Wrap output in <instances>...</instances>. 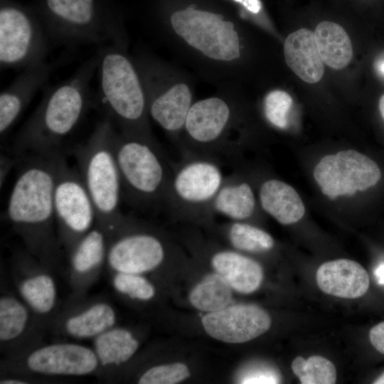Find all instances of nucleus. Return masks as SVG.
Here are the masks:
<instances>
[{
	"label": "nucleus",
	"mask_w": 384,
	"mask_h": 384,
	"mask_svg": "<svg viewBox=\"0 0 384 384\" xmlns=\"http://www.w3.org/2000/svg\"><path fill=\"white\" fill-rule=\"evenodd\" d=\"M60 154L24 156L6 208L7 220L22 240L25 249L52 270L59 262L62 247L54 211Z\"/></svg>",
	"instance_id": "f257e3e1"
},
{
	"label": "nucleus",
	"mask_w": 384,
	"mask_h": 384,
	"mask_svg": "<svg viewBox=\"0 0 384 384\" xmlns=\"http://www.w3.org/2000/svg\"><path fill=\"white\" fill-rule=\"evenodd\" d=\"M97 53L67 80L50 87L38 107L22 127L14 144V155H47L60 146L79 125L92 102L91 82Z\"/></svg>",
	"instance_id": "f03ea898"
},
{
	"label": "nucleus",
	"mask_w": 384,
	"mask_h": 384,
	"mask_svg": "<svg viewBox=\"0 0 384 384\" xmlns=\"http://www.w3.org/2000/svg\"><path fill=\"white\" fill-rule=\"evenodd\" d=\"M98 97L118 131L154 140L144 85L127 47L108 44L97 51Z\"/></svg>",
	"instance_id": "7ed1b4c3"
},
{
	"label": "nucleus",
	"mask_w": 384,
	"mask_h": 384,
	"mask_svg": "<svg viewBox=\"0 0 384 384\" xmlns=\"http://www.w3.org/2000/svg\"><path fill=\"white\" fill-rule=\"evenodd\" d=\"M116 131L112 121L105 116L88 139L73 150L95 209V224L109 235L125 218L120 210L122 188L113 146Z\"/></svg>",
	"instance_id": "20e7f679"
},
{
	"label": "nucleus",
	"mask_w": 384,
	"mask_h": 384,
	"mask_svg": "<svg viewBox=\"0 0 384 384\" xmlns=\"http://www.w3.org/2000/svg\"><path fill=\"white\" fill-rule=\"evenodd\" d=\"M35 10L50 42L127 46L122 23L103 0H40Z\"/></svg>",
	"instance_id": "39448f33"
},
{
	"label": "nucleus",
	"mask_w": 384,
	"mask_h": 384,
	"mask_svg": "<svg viewBox=\"0 0 384 384\" xmlns=\"http://www.w3.org/2000/svg\"><path fill=\"white\" fill-rule=\"evenodd\" d=\"M113 146L122 198L138 207L164 205L172 164L156 140L117 130Z\"/></svg>",
	"instance_id": "423d86ee"
},
{
	"label": "nucleus",
	"mask_w": 384,
	"mask_h": 384,
	"mask_svg": "<svg viewBox=\"0 0 384 384\" xmlns=\"http://www.w3.org/2000/svg\"><path fill=\"white\" fill-rule=\"evenodd\" d=\"M225 176L218 157L182 153L172 164L164 205L173 215L194 220H209L212 203Z\"/></svg>",
	"instance_id": "0eeeda50"
},
{
	"label": "nucleus",
	"mask_w": 384,
	"mask_h": 384,
	"mask_svg": "<svg viewBox=\"0 0 384 384\" xmlns=\"http://www.w3.org/2000/svg\"><path fill=\"white\" fill-rule=\"evenodd\" d=\"M170 31L203 58L220 65H233L242 54V44L234 23L194 4L173 12Z\"/></svg>",
	"instance_id": "6e6552de"
},
{
	"label": "nucleus",
	"mask_w": 384,
	"mask_h": 384,
	"mask_svg": "<svg viewBox=\"0 0 384 384\" xmlns=\"http://www.w3.org/2000/svg\"><path fill=\"white\" fill-rule=\"evenodd\" d=\"M50 42L48 33L35 9L11 0H1V69H25L46 62Z\"/></svg>",
	"instance_id": "1a4fd4ad"
},
{
	"label": "nucleus",
	"mask_w": 384,
	"mask_h": 384,
	"mask_svg": "<svg viewBox=\"0 0 384 384\" xmlns=\"http://www.w3.org/2000/svg\"><path fill=\"white\" fill-rule=\"evenodd\" d=\"M100 364L92 348L71 341L43 343L24 354L2 358L0 373L55 381L62 377L97 376Z\"/></svg>",
	"instance_id": "9d476101"
},
{
	"label": "nucleus",
	"mask_w": 384,
	"mask_h": 384,
	"mask_svg": "<svg viewBox=\"0 0 384 384\" xmlns=\"http://www.w3.org/2000/svg\"><path fill=\"white\" fill-rule=\"evenodd\" d=\"M233 102L220 96L196 101L188 114L179 143L181 152L218 157L233 154Z\"/></svg>",
	"instance_id": "9b49d317"
},
{
	"label": "nucleus",
	"mask_w": 384,
	"mask_h": 384,
	"mask_svg": "<svg viewBox=\"0 0 384 384\" xmlns=\"http://www.w3.org/2000/svg\"><path fill=\"white\" fill-rule=\"evenodd\" d=\"M54 211L61 246L68 253L96 223L95 209L78 171L60 154L54 190Z\"/></svg>",
	"instance_id": "f8f14e48"
},
{
	"label": "nucleus",
	"mask_w": 384,
	"mask_h": 384,
	"mask_svg": "<svg viewBox=\"0 0 384 384\" xmlns=\"http://www.w3.org/2000/svg\"><path fill=\"white\" fill-rule=\"evenodd\" d=\"M134 60L146 90L149 117L179 142L194 102L190 86L184 82H171L163 66L154 59L143 57Z\"/></svg>",
	"instance_id": "ddd939ff"
},
{
	"label": "nucleus",
	"mask_w": 384,
	"mask_h": 384,
	"mask_svg": "<svg viewBox=\"0 0 384 384\" xmlns=\"http://www.w3.org/2000/svg\"><path fill=\"white\" fill-rule=\"evenodd\" d=\"M167 253L157 232L125 216L110 235L106 267L109 272L145 274L158 270Z\"/></svg>",
	"instance_id": "4468645a"
},
{
	"label": "nucleus",
	"mask_w": 384,
	"mask_h": 384,
	"mask_svg": "<svg viewBox=\"0 0 384 384\" xmlns=\"http://www.w3.org/2000/svg\"><path fill=\"white\" fill-rule=\"evenodd\" d=\"M11 270L15 291L48 331L60 306L53 270L25 249L13 253Z\"/></svg>",
	"instance_id": "2eb2a0df"
},
{
	"label": "nucleus",
	"mask_w": 384,
	"mask_h": 384,
	"mask_svg": "<svg viewBox=\"0 0 384 384\" xmlns=\"http://www.w3.org/2000/svg\"><path fill=\"white\" fill-rule=\"evenodd\" d=\"M321 192L330 198L351 196L375 186L381 177L377 164L355 150L324 156L314 169Z\"/></svg>",
	"instance_id": "dca6fc26"
},
{
	"label": "nucleus",
	"mask_w": 384,
	"mask_h": 384,
	"mask_svg": "<svg viewBox=\"0 0 384 384\" xmlns=\"http://www.w3.org/2000/svg\"><path fill=\"white\" fill-rule=\"evenodd\" d=\"M117 321V311L107 299L70 294L60 304L49 330L75 340H92Z\"/></svg>",
	"instance_id": "f3484780"
},
{
	"label": "nucleus",
	"mask_w": 384,
	"mask_h": 384,
	"mask_svg": "<svg viewBox=\"0 0 384 384\" xmlns=\"http://www.w3.org/2000/svg\"><path fill=\"white\" fill-rule=\"evenodd\" d=\"M47 331L16 292L1 284L0 294V351L13 358L44 343Z\"/></svg>",
	"instance_id": "a211bd4d"
},
{
	"label": "nucleus",
	"mask_w": 384,
	"mask_h": 384,
	"mask_svg": "<svg viewBox=\"0 0 384 384\" xmlns=\"http://www.w3.org/2000/svg\"><path fill=\"white\" fill-rule=\"evenodd\" d=\"M201 321L210 336L229 343L251 341L267 331L272 323L268 313L252 304L228 305L206 314Z\"/></svg>",
	"instance_id": "6ab92c4d"
},
{
	"label": "nucleus",
	"mask_w": 384,
	"mask_h": 384,
	"mask_svg": "<svg viewBox=\"0 0 384 384\" xmlns=\"http://www.w3.org/2000/svg\"><path fill=\"white\" fill-rule=\"evenodd\" d=\"M109 234L95 226L68 253L71 295L83 296L97 282L106 267Z\"/></svg>",
	"instance_id": "aec40b11"
},
{
	"label": "nucleus",
	"mask_w": 384,
	"mask_h": 384,
	"mask_svg": "<svg viewBox=\"0 0 384 384\" xmlns=\"http://www.w3.org/2000/svg\"><path fill=\"white\" fill-rule=\"evenodd\" d=\"M53 65L47 62L23 69L0 95V134L4 137L36 93L47 82Z\"/></svg>",
	"instance_id": "412c9836"
},
{
	"label": "nucleus",
	"mask_w": 384,
	"mask_h": 384,
	"mask_svg": "<svg viewBox=\"0 0 384 384\" xmlns=\"http://www.w3.org/2000/svg\"><path fill=\"white\" fill-rule=\"evenodd\" d=\"M140 341L129 329L114 326L92 339V348L100 364L97 377L105 382L117 380L135 356Z\"/></svg>",
	"instance_id": "4be33fe9"
},
{
	"label": "nucleus",
	"mask_w": 384,
	"mask_h": 384,
	"mask_svg": "<svg viewBox=\"0 0 384 384\" xmlns=\"http://www.w3.org/2000/svg\"><path fill=\"white\" fill-rule=\"evenodd\" d=\"M316 279L324 293L347 299L363 296L370 284L366 270L357 262L348 259L324 262L318 268Z\"/></svg>",
	"instance_id": "5701e85b"
},
{
	"label": "nucleus",
	"mask_w": 384,
	"mask_h": 384,
	"mask_svg": "<svg viewBox=\"0 0 384 384\" xmlns=\"http://www.w3.org/2000/svg\"><path fill=\"white\" fill-rule=\"evenodd\" d=\"M257 210V201L250 183L238 173L225 176L210 208L212 218L223 215L231 221H246Z\"/></svg>",
	"instance_id": "b1692460"
},
{
	"label": "nucleus",
	"mask_w": 384,
	"mask_h": 384,
	"mask_svg": "<svg viewBox=\"0 0 384 384\" xmlns=\"http://www.w3.org/2000/svg\"><path fill=\"white\" fill-rule=\"evenodd\" d=\"M210 263L214 270L238 292L250 294L262 284V266L238 251L218 250L212 254Z\"/></svg>",
	"instance_id": "393cba45"
},
{
	"label": "nucleus",
	"mask_w": 384,
	"mask_h": 384,
	"mask_svg": "<svg viewBox=\"0 0 384 384\" xmlns=\"http://www.w3.org/2000/svg\"><path fill=\"white\" fill-rule=\"evenodd\" d=\"M284 55L288 67L304 82L316 83L321 79L324 62L311 30L301 28L288 35L284 43Z\"/></svg>",
	"instance_id": "a878e982"
},
{
	"label": "nucleus",
	"mask_w": 384,
	"mask_h": 384,
	"mask_svg": "<svg viewBox=\"0 0 384 384\" xmlns=\"http://www.w3.org/2000/svg\"><path fill=\"white\" fill-rule=\"evenodd\" d=\"M258 198L261 208L282 225L299 221L304 215V205L290 185L270 178L259 186Z\"/></svg>",
	"instance_id": "bb28decb"
},
{
	"label": "nucleus",
	"mask_w": 384,
	"mask_h": 384,
	"mask_svg": "<svg viewBox=\"0 0 384 384\" xmlns=\"http://www.w3.org/2000/svg\"><path fill=\"white\" fill-rule=\"evenodd\" d=\"M314 33L319 55L325 64L336 70L348 65L353 48L349 36L342 26L334 22L322 21Z\"/></svg>",
	"instance_id": "cd10ccee"
},
{
	"label": "nucleus",
	"mask_w": 384,
	"mask_h": 384,
	"mask_svg": "<svg viewBox=\"0 0 384 384\" xmlns=\"http://www.w3.org/2000/svg\"><path fill=\"white\" fill-rule=\"evenodd\" d=\"M232 289L229 284L216 273L199 282L191 292L189 299L197 309L213 312L230 305Z\"/></svg>",
	"instance_id": "c85d7f7f"
},
{
	"label": "nucleus",
	"mask_w": 384,
	"mask_h": 384,
	"mask_svg": "<svg viewBox=\"0 0 384 384\" xmlns=\"http://www.w3.org/2000/svg\"><path fill=\"white\" fill-rule=\"evenodd\" d=\"M230 245L238 251L265 253L274 246L273 238L262 229L245 221H231L225 227Z\"/></svg>",
	"instance_id": "c756f323"
},
{
	"label": "nucleus",
	"mask_w": 384,
	"mask_h": 384,
	"mask_svg": "<svg viewBox=\"0 0 384 384\" xmlns=\"http://www.w3.org/2000/svg\"><path fill=\"white\" fill-rule=\"evenodd\" d=\"M291 367L302 384H333L336 380L334 365L321 356H312L307 359L297 356Z\"/></svg>",
	"instance_id": "7c9ffc66"
},
{
	"label": "nucleus",
	"mask_w": 384,
	"mask_h": 384,
	"mask_svg": "<svg viewBox=\"0 0 384 384\" xmlns=\"http://www.w3.org/2000/svg\"><path fill=\"white\" fill-rule=\"evenodd\" d=\"M111 286L121 297L146 302L152 300L156 294L154 284L144 274L110 272Z\"/></svg>",
	"instance_id": "2f4dec72"
},
{
	"label": "nucleus",
	"mask_w": 384,
	"mask_h": 384,
	"mask_svg": "<svg viewBox=\"0 0 384 384\" xmlns=\"http://www.w3.org/2000/svg\"><path fill=\"white\" fill-rule=\"evenodd\" d=\"M190 375L186 365L181 363L156 364L146 368L137 378L139 384H175Z\"/></svg>",
	"instance_id": "473e14b6"
},
{
	"label": "nucleus",
	"mask_w": 384,
	"mask_h": 384,
	"mask_svg": "<svg viewBox=\"0 0 384 384\" xmlns=\"http://www.w3.org/2000/svg\"><path fill=\"white\" fill-rule=\"evenodd\" d=\"M293 101L285 91L275 90L267 93L263 102V112L267 120L279 129L288 125V116Z\"/></svg>",
	"instance_id": "72a5a7b5"
},
{
	"label": "nucleus",
	"mask_w": 384,
	"mask_h": 384,
	"mask_svg": "<svg viewBox=\"0 0 384 384\" xmlns=\"http://www.w3.org/2000/svg\"><path fill=\"white\" fill-rule=\"evenodd\" d=\"M279 382V375L271 370L257 369L250 375L242 378L241 383H277Z\"/></svg>",
	"instance_id": "f704fd0d"
},
{
	"label": "nucleus",
	"mask_w": 384,
	"mask_h": 384,
	"mask_svg": "<svg viewBox=\"0 0 384 384\" xmlns=\"http://www.w3.org/2000/svg\"><path fill=\"white\" fill-rule=\"evenodd\" d=\"M19 157L16 156H11L6 154L1 153L0 155V186L1 188L4 185V183L10 174L14 166L19 160Z\"/></svg>",
	"instance_id": "c9c22d12"
},
{
	"label": "nucleus",
	"mask_w": 384,
	"mask_h": 384,
	"mask_svg": "<svg viewBox=\"0 0 384 384\" xmlns=\"http://www.w3.org/2000/svg\"><path fill=\"white\" fill-rule=\"evenodd\" d=\"M369 338L375 349L384 355V321L376 324L370 330Z\"/></svg>",
	"instance_id": "e433bc0d"
},
{
	"label": "nucleus",
	"mask_w": 384,
	"mask_h": 384,
	"mask_svg": "<svg viewBox=\"0 0 384 384\" xmlns=\"http://www.w3.org/2000/svg\"><path fill=\"white\" fill-rule=\"evenodd\" d=\"M379 110H380V114L384 119V95H383L380 98Z\"/></svg>",
	"instance_id": "4c0bfd02"
},
{
	"label": "nucleus",
	"mask_w": 384,
	"mask_h": 384,
	"mask_svg": "<svg viewBox=\"0 0 384 384\" xmlns=\"http://www.w3.org/2000/svg\"><path fill=\"white\" fill-rule=\"evenodd\" d=\"M378 70L384 75V60L380 61L377 65Z\"/></svg>",
	"instance_id": "58836bf2"
},
{
	"label": "nucleus",
	"mask_w": 384,
	"mask_h": 384,
	"mask_svg": "<svg viewBox=\"0 0 384 384\" xmlns=\"http://www.w3.org/2000/svg\"><path fill=\"white\" fill-rule=\"evenodd\" d=\"M373 383L375 384H384V372L374 380Z\"/></svg>",
	"instance_id": "ea45409f"
}]
</instances>
